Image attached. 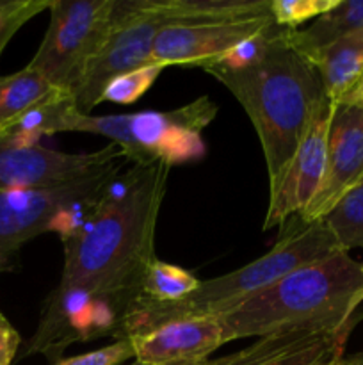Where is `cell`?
I'll list each match as a JSON object with an SVG mask.
<instances>
[{"label":"cell","mask_w":363,"mask_h":365,"mask_svg":"<svg viewBox=\"0 0 363 365\" xmlns=\"http://www.w3.org/2000/svg\"><path fill=\"white\" fill-rule=\"evenodd\" d=\"M169 170L160 160L132 164L63 237V274L43 302L23 356L43 355L56 364L77 342L125 339V319L142 298L146 273L157 259V221Z\"/></svg>","instance_id":"obj_1"},{"label":"cell","mask_w":363,"mask_h":365,"mask_svg":"<svg viewBox=\"0 0 363 365\" xmlns=\"http://www.w3.org/2000/svg\"><path fill=\"white\" fill-rule=\"evenodd\" d=\"M287 31L274 24L226 59L203 66L251 120L265 159L269 189L283 175L313 118L330 103L319 71L288 43Z\"/></svg>","instance_id":"obj_2"},{"label":"cell","mask_w":363,"mask_h":365,"mask_svg":"<svg viewBox=\"0 0 363 365\" xmlns=\"http://www.w3.org/2000/svg\"><path fill=\"white\" fill-rule=\"evenodd\" d=\"M363 302V266L349 252L290 271L219 317L226 342L269 335L351 334Z\"/></svg>","instance_id":"obj_3"},{"label":"cell","mask_w":363,"mask_h":365,"mask_svg":"<svg viewBox=\"0 0 363 365\" xmlns=\"http://www.w3.org/2000/svg\"><path fill=\"white\" fill-rule=\"evenodd\" d=\"M283 227L287 228H283L270 252L231 273L201 282L187 298L171 303L139 299L125 319L123 337L146 334L169 321L223 317L290 271L344 252L324 220L305 223L299 217H292Z\"/></svg>","instance_id":"obj_4"},{"label":"cell","mask_w":363,"mask_h":365,"mask_svg":"<svg viewBox=\"0 0 363 365\" xmlns=\"http://www.w3.org/2000/svg\"><path fill=\"white\" fill-rule=\"evenodd\" d=\"M217 106L209 96L171 110L95 116L80 110L70 118L66 132H89L110 139L130 164L166 163L169 166L205 155L203 130L214 121Z\"/></svg>","instance_id":"obj_5"},{"label":"cell","mask_w":363,"mask_h":365,"mask_svg":"<svg viewBox=\"0 0 363 365\" xmlns=\"http://www.w3.org/2000/svg\"><path fill=\"white\" fill-rule=\"evenodd\" d=\"M128 159L77 182L43 189H0V273L11 271L20 250L45 232L66 237L105 195Z\"/></svg>","instance_id":"obj_6"},{"label":"cell","mask_w":363,"mask_h":365,"mask_svg":"<svg viewBox=\"0 0 363 365\" xmlns=\"http://www.w3.org/2000/svg\"><path fill=\"white\" fill-rule=\"evenodd\" d=\"M116 0H52L50 21L27 64L57 89L70 93L112 27Z\"/></svg>","instance_id":"obj_7"},{"label":"cell","mask_w":363,"mask_h":365,"mask_svg":"<svg viewBox=\"0 0 363 365\" xmlns=\"http://www.w3.org/2000/svg\"><path fill=\"white\" fill-rule=\"evenodd\" d=\"M164 25L166 21L149 13L142 0H116L110 32L71 89V98L82 114H91L102 103L110 81L153 63V43Z\"/></svg>","instance_id":"obj_8"},{"label":"cell","mask_w":363,"mask_h":365,"mask_svg":"<svg viewBox=\"0 0 363 365\" xmlns=\"http://www.w3.org/2000/svg\"><path fill=\"white\" fill-rule=\"evenodd\" d=\"M127 159L120 146L109 143L89 153H64L41 145L0 138V189H43L77 182Z\"/></svg>","instance_id":"obj_9"},{"label":"cell","mask_w":363,"mask_h":365,"mask_svg":"<svg viewBox=\"0 0 363 365\" xmlns=\"http://www.w3.org/2000/svg\"><path fill=\"white\" fill-rule=\"evenodd\" d=\"M273 25V16L166 24L153 43L152 59L164 68L173 64H198L203 68L226 59Z\"/></svg>","instance_id":"obj_10"},{"label":"cell","mask_w":363,"mask_h":365,"mask_svg":"<svg viewBox=\"0 0 363 365\" xmlns=\"http://www.w3.org/2000/svg\"><path fill=\"white\" fill-rule=\"evenodd\" d=\"M363 180V103L340 102L331 107L326 170L319 192L299 216L305 223L320 221Z\"/></svg>","instance_id":"obj_11"},{"label":"cell","mask_w":363,"mask_h":365,"mask_svg":"<svg viewBox=\"0 0 363 365\" xmlns=\"http://www.w3.org/2000/svg\"><path fill=\"white\" fill-rule=\"evenodd\" d=\"M331 107L333 103L330 102L317 113L280 180L269 189V207L263 228L278 225L283 227L292 217L302 216L319 192L326 170Z\"/></svg>","instance_id":"obj_12"},{"label":"cell","mask_w":363,"mask_h":365,"mask_svg":"<svg viewBox=\"0 0 363 365\" xmlns=\"http://www.w3.org/2000/svg\"><path fill=\"white\" fill-rule=\"evenodd\" d=\"M128 339L134 344L135 360L146 365H201L226 344L219 317L169 321Z\"/></svg>","instance_id":"obj_13"},{"label":"cell","mask_w":363,"mask_h":365,"mask_svg":"<svg viewBox=\"0 0 363 365\" xmlns=\"http://www.w3.org/2000/svg\"><path fill=\"white\" fill-rule=\"evenodd\" d=\"M308 61L319 71L327 100L344 102L363 81V29L324 46Z\"/></svg>","instance_id":"obj_14"},{"label":"cell","mask_w":363,"mask_h":365,"mask_svg":"<svg viewBox=\"0 0 363 365\" xmlns=\"http://www.w3.org/2000/svg\"><path fill=\"white\" fill-rule=\"evenodd\" d=\"M269 4L270 0H142V6L166 24L270 16Z\"/></svg>","instance_id":"obj_15"},{"label":"cell","mask_w":363,"mask_h":365,"mask_svg":"<svg viewBox=\"0 0 363 365\" xmlns=\"http://www.w3.org/2000/svg\"><path fill=\"white\" fill-rule=\"evenodd\" d=\"M363 29V0H338L337 6L315 18L306 29H288V43L310 59L324 46Z\"/></svg>","instance_id":"obj_16"},{"label":"cell","mask_w":363,"mask_h":365,"mask_svg":"<svg viewBox=\"0 0 363 365\" xmlns=\"http://www.w3.org/2000/svg\"><path fill=\"white\" fill-rule=\"evenodd\" d=\"M63 89L50 84L41 73L25 66L13 75L0 77V125L7 134V127L21 114L41 106Z\"/></svg>","instance_id":"obj_17"},{"label":"cell","mask_w":363,"mask_h":365,"mask_svg":"<svg viewBox=\"0 0 363 365\" xmlns=\"http://www.w3.org/2000/svg\"><path fill=\"white\" fill-rule=\"evenodd\" d=\"M199 284L201 280H198L191 271L155 259L146 273L142 298L155 303L178 302L192 294Z\"/></svg>","instance_id":"obj_18"},{"label":"cell","mask_w":363,"mask_h":365,"mask_svg":"<svg viewBox=\"0 0 363 365\" xmlns=\"http://www.w3.org/2000/svg\"><path fill=\"white\" fill-rule=\"evenodd\" d=\"M324 223L344 252L363 248V180L327 212Z\"/></svg>","instance_id":"obj_19"},{"label":"cell","mask_w":363,"mask_h":365,"mask_svg":"<svg viewBox=\"0 0 363 365\" xmlns=\"http://www.w3.org/2000/svg\"><path fill=\"white\" fill-rule=\"evenodd\" d=\"M162 70L164 66L152 63L146 64V66L142 68H137V70H132L120 75V77H116L114 81H110V84L105 88L102 102L121 103V106H128V103L137 102V100L155 84V81L159 78V75L162 73Z\"/></svg>","instance_id":"obj_20"},{"label":"cell","mask_w":363,"mask_h":365,"mask_svg":"<svg viewBox=\"0 0 363 365\" xmlns=\"http://www.w3.org/2000/svg\"><path fill=\"white\" fill-rule=\"evenodd\" d=\"M338 0H270L269 11L274 24L283 29H298L310 18H319L337 6Z\"/></svg>","instance_id":"obj_21"},{"label":"cell","mask_w":363,"mask_h":365,"mask_svg":"<svg viewBox=\"0 0 363 365\" xmlns=\"http://www.w3.org/2000/svg\"><path fill=\"white\" fill-rule=\"evenodd\" d=\"M347 337L349 334L324 335L322 339H319L313 344L306 346V348L298 349L294 353H288V355L280 356V359L270 360V362H265L262 365H317L324 362V360L338 359V356H344V348Z\"/></svg>","instance_id":"obj_22"},{"label":"cell","mask_w":363,"mask_h":365,"mask_svg":"<svg viewBox=\"0 0 363 365\" xmlns=\"http://www.w3.org/2000/svg\"><path fill=\"white\" fill-rule=\"evenodd\" d=\"M130 359H135L134 344L130 339H120L105 348L95 349L84 355L60 359L52 365H123Z\"/></svg>","instance_id":"obj_23"},{"label":"cell","mask_w":363,"mask_h":365,"mask_svg":"<svg viewBox=\"0 0 363 365\" xmlns=\"http://www.w3.org/2000/svg\"><path fill=\"white\" fill-rule=\"evenodd\" d=\"M20 335L0 312V365H11L20 348Z\"/></svg>","instance_id":"obj_24"},{"label":"cell","mask_w":363,"mask_h":365,"mask_svg":"<svg viewBox=\"0 0 363 365\" xmlns=\"http://www.w3.org/2000/svg\"><path fill=\"white\" fill-rule=\"evenodd\" d=\"M330 365H363V353L347 356V359H345V356H340V359H337Z\"/></svg>","instance_id":"obj_25"},{"label":"cell","mask_w":363,"mask_h":365,"mask_svg":"<svg viewBox=\"0 0 363 365\" xmlns=\"http://www.w3.org/2000/svg\"><path fill=\"white\" fill-rule=\"evenodd\" d=\"M344 102H358V103H363V81H362V84L358 86V89H356V91L352 93V95L349 96L347 100H344Z\"/></svg>","instance_id":"obj_26"},{"label":"cell","mask_w":363,"mask_h":365,"mask_svg":"<svg viewBox=\"0 0 363 365\" xmlns=\"http://www.w3.org/2000/svg\"><path fill=\"white\" fill-rule=\"evenodd\" d=\"M14 34H16V32H13V31L4 32V34H0V53L4 52V48H6V45L11 41V38H13Z\"/></svg>","instance_id":"obj_27"},{"label":"cell","mask_w":363,"mask_h":365,"mask_svg":"<svg viewBox=\"0 0 363 365\" xmlns=\"http://www.w3.org/2000/svg\"><path fill=\"white\" fill-rule=\"evenodd\" d=\"M2 135H7V134H6V130H4L2 125H0V138H2Z\"/></svg>","instance_id":"obj_28"},{"label":"cell","mask_w":363,"mask_h":365,"mask_svg":"<svg viewBox=\"0 0 363 365\" xmlns=\"http://www.w3.org/2000/svg\"><path fill=\"white\" fill-rule=\"evenodd\" d=\"M128 365H146V364H141V362H137V360H134V362L128 364Z\"/></svg>","instance_id":"obj_29"},{"label":"cell","mask_w":363,"mask_h":365,"mask_svg":"<svg viewBox=\"0 0 363 365\" xmlns=\"http://www.w3.org/2000/svg\"><path fill=\"white\" fill-rule=\"evenodd\" d=\"M362 266H363V264H362Z\"/></svg>","instance_id":"obj_30"}]
</instances>
